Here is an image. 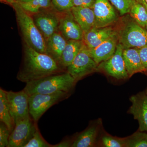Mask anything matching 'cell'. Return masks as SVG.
I'll return each instance as SVG.
<instances>
[{
	"instance_id": "6da1fadb",
	"label": "cell",
	"mask_w": 147,
	"mask_h": 147,
	"mask_svg": "<svg viewBox=\"0 0 147 147\" xmlns=\"http://www.w3.org/2000/svg\"><path fill=\"white\" fill-rule=\"evenodd\" d=\"M63 72L64 69L50 56L39 53L25 43L23 62L17 76L18 80L27 83Z\"/></svg>"
},
{
	"instance_id": "7a4b0ae2",
	"label": "cell",
	"mask_w": 147,
	"mask_h": 147,
	"mask_svg": "<svg viewBox=\"0 0 147 147\" xmlns=\"http://www.w3.org/2000/svg\"><path fill=\"white\" fill-rule=\"evenodd\" d=\"M77 81L67 71L55 74L26 83L24 90L29 96L51 94L63 91L69 92Z\"/></svg>"
},
{
	"instance_id": "3957f363",
	"label": "cell",
	"mask_w": 147,
	"mask_h": 147,
	"mask_svg": "<svg viewBox=\"0 0 147 147\" xmlns=\"http://www.w3.org/2000/svg\"><path fill=\"white\" fill-rule=\"evenodd\" d=\"M25 43L40 53L46 54V41L35 24L33 18L18 2L12 5Z\"/></svg>"
},
{
	"instance_id": "277c9868",
	"label": "cell",
	"mask_w": 147,
	"mask_h": 147,
	"mask_svg": "<svg viewBox=\"0 0 147 147\" xmlns=\"http://www.w3.org/2000/svg\"><path fill=\"white\" fill-rule=\"evenodd\" d=\"M119 42L124 48L147 46V30L135 21L127 22L118 34Z\"/></svg>"
},
{
	"instance_id": "5b68a950",
	"label": "cell",
	"mask_w": 147,
	"mask_h": 147,
	"mask_svg": "<svg viewBox=\"0 0 147 147\" xmlns=\"http://www.w3.org/2000/svg\"><path fill=\"white\" fill-rule=\"evenodd\" d=\"M68 93L61 91L51 94H35L30 96L29 110L32 118L36 122L49 108L66 98Z\"/></svg>"
},
{
	"instance_id": "8992f818",
	"label": "cell",
	"mask_w": 147,
	"mask_h": 147,
	"mask_svg": "<svg viewBox=\"0 0 147 147\" xmlns=\"http://www.w3.org/2000/svg\"><path fill=\"white\" fill-rule=\"evenodd\" d=\"M97 65L91 56L89 49L84 43L79 54L67 67L66 71L77 81L93 72Z\"/></svg>"
},
{
	"instance_id": "52a82bcc",
	"label": "cell",
	"mask_w": 147,
	"mask_h": 147,
	"mask_svg": "<svg viewBox=\"0 0 147 147\" xmlns=\"http://www.w3.org/2000/svg\"><path fill=\"white\" fill-rule=\"evenodd\" d=\"M6 96L14 125L19 121L31 117L29 110L30 96L25 90L6 91Z\"/></svg>"
},
{
	"instance_id": "ba28073f",
	"label": "cell",
	"mask_w": 147,
	"mask_h": 147,
	"mask_svg": "<svg viewBox=\"0 0 147 147\" xmlns=\"http://www.w3.org/2000/svg\"><path fill=\"white\" fill-rule=\"evenodd\" d=\"M36 122L30 117L15 124L7 147H24L37 129Z\"/></svg>"
},
{
	"instance_id": "9c48e42d",
	"label": "cell",
	"mask_w": 147,
	"mask_h": 147,
	"mask_svg": "<svg viewBox=\"0 0 147 147\" xmlns=\"http://www.w3.org/2000/svg\"><path fill=\"white\" fill-rule=\"evenodd\" d=\"M45 10L34 14L32 18L35 24L46 41L59 30L60 15L54 11Z\"/></svg>"
},
{
	"instance_id": "30bf717a",
	"label": "cell",
	"mask_w": 147,
	"mask_h": 147,
	"mask_svg": "<svg viewBox=\"0 0 147 147\" xmlns=\"http://www.w3.org/2000/svg\"><path fill=\"white\" fill-rule=\"evenodd\" d=\"M92 8L95 16V28L110 26L117 20V15L109 0H94Z\"/></svg>"
},
{
	"instance_id": "8fae6325",
	"label": "cell",
	"mask_w": 147,
	"mask_h": 147,
	"mask_svg": "<svg viewBox=\"0 0 147 147\" xmlns=\"http://www.w3.org/2000/svg\"><path fill=\"white\" fill-rule=\"evenodd\" d=\"M123 49V45L119 42L113 56L102 62V67L104 71L108 75L116 79H126L129 77L124 61Z\"/></svg>"
},
{
	"instance_id": "7c38bea8",
	"label": "cell",
	"mask_w": 147,
	"mask_h": 147,
	"mask_svg": "<svg viewBox=\"0 0 147 147\" xmlns=\"http://www.w3.org/2000/svg\"><path fill=\"white\" fill-rule=\"evenodd\" d=\"M129 100L131 105L129 112L138 121L139 131L147 132V94L140 93L132 96Z\"/></svg>"
},
{
	"instance_id": "4fadbf2b",
	"label": "cell",
	"mask_w": 147,
	"mask_h": 147,
	"mask_svg": "<svg viewBox=\"0 0 147 147\" xmlns=\"http://www.w3.org/2000/svg\"><path fill=\"white\" fill-rule=\"evenodd\" d=\"M62 13L59 27L60 32L68 40H83L84 31L75 21L71 11Z\"/></svg>"
},
{
	"instance_id": "5bb4252c",
	"label": "cell",
	"mask_w": 147,
	"mask_h": 147,
	"mask_svg": "<svg viewBox=\"0 0 147 147\" xmlns=\"http://www.w3.org/2000/svg\"><path fill=\"white\" fill-rule=\"evenodd\" d=\"M118 42V34L117 32L97 47L89 48L91 56L97 64L107 61L115 52Z\"/></svg>"
},
{
	"instance_id": "9a60e30c",
	"label": "cell",
	"mask_w": 147,
	"mask_h": 147,
	"mask_svg": "<svg viewBox=\"0 0 147 147\" xmlns=\"http://www.w3.org/2000/svg\"><path fill=\"white\" fill-rule=\"evenodd\" d=\"M117 32L110 26L96 28L93 27L84 33L83 41L89 49L94 48Z\"/></svg>"
},
{
	"instance_id": "2e32d148",
	"label": "cell",
	"mask_w": 147,
	"mask_h": 147,
	"mask_svg": "<svg viewBox=\"0 0 147 147\" xmlns=\"http://www.w3.org/2000/svg\"><path fill=\"white\" fill-rule=\"evenodd\" d=\"M67 41L60 32H56L45 41L46 54L59 63Z\"/></svg>"
},
{
	"instance_id": "e0dca14e",
	"label": "cell",
	"mask_w": 147,
	"mask_h": 147,
	"mask_svg": "<svg viewBox=\"0 0 147 147\" xmlns=\"http://www.w3.org/2000/svg\"><path fill=\"white\" fill-rule=\"evenodd\" d=\"M71 11L74 19L84 33L94 27L95 16L92 8L83 6H74Z\"/></svg>"
},
{
	"instance_id": "ac0fdd59",
	"label": "cell",
	"mask_w": 147,
	"mask_h": 147,
	"mask_svg": "<svg viewBox=\"0 0 147 147\" xmlns=\"http://www.w3.org/2000/svg\"><path fill=\"white\" fill-rule=\"evenodd\" d=\"M123 58L129 76L138 72L146 71L142 65L137 48H124Z\"/></svg>"
},
{
	"instance_id": "d6986e66",
	"label": "cell",
	"mask_w": 147,
	"mask_h": 147,
	"mask_svg": "<svg viewBox=\"0 0 147 147\" xmlns=\"http://www.w3.org/2000/svg\"><path fill=\"white\" fill-rule=\"evenodd\" d=\"M84 44L83 40H69L63 52L59 64L63 69L71 64L82 49Z\"/></svg>"
},
{
	"instance_id": "ffe728a7",
	"label": "cell",
	"mask_w": 147,
	"mask_h": 147,
	"mask_svg": "<svg viewBox=\"0 0 147 147\" xmlns=\"http://www.w3.org/2000/svg\"><path fill=\"white\" fill-rule=\"evenodd\" d=\"M98 132L97 126H92L80 134L72 142V147H90L94 146Z\"/></svg>"
},
{
	"instance_id": "44dd1931",
	"label": "cell",
	"mask_w": 147,
	"mask_h": 147,
	"mask_svg": "<svg viewBox=\"0 0 147 147\" xmlns=\"http://www.w3.org/2000/svg\"><path fill=\"white\" fill-rule=\"evenodd\" d=\"M0 121L11 131L14 128V123L11 117L6 96V91L0 88Z\"/></svg>"
},
{
	"instance_id": "7402d4cb",
	"label": "cell",
	"mask_w": 147,
	"mask_h": 147,
	"mask_svg": "<svg viewBox=\"0 0 147 147\" xmlns=\"http://www.w3.org/2000/svg\"><path fill=\"white\" fill-rule=\"evenodd\" d=\"M20 4L28 13L33 14L41 11L48 9L52 5L51 0H32L28 3H20Z\"/></svg>"
},
{
	"instance_id": "603a6c76",
	"label": "cell",
	"mask_w": 147,
	"mask_h": 147,
	"mask_svg": "<svg viewBox=\"0 0 147 147\" xmlns=\"http://www.w3.org/2000/svg\"><path fill=\"white\" fill-rule=\"evenodd\" d=\"M129 13L136 23L145 28L147 23V10L142 4L136 1Z\"/></svg>"
},
{
	"instance_id": "cb8c5ba5",
	"label": "cell",
	"mask_w": 147,
	"mask_h": 147,
	"mask_svg": "<svg viewBox=\"0 0 147 147\" xmlns=\"http://www.w3.org/2000/svg\"><path fill=\"white\" fill-rule=\"evenodd\" d=\"M125 147H147V132H137L125 140Z\"/></svg>"
},
{
	"instance_id": "d4e9b609",
	"label": "cell",
	"mask_w": 147,
	"mask_h": 147,
	"mask_svg": "<svg viewBox=\"0 0 147 147\" xmlns=\"http://www.w3.org/2000/svg\"><path fill=\"white\" fill-rule=\"evenodd\" d=\"M119 12L121 15L129 13L136 0H109Z\"/></svg>"
},
{
	"instance_id": "484cf974",
	"label": "cell",
	"mask_w": 147,
	"mask_h": 147,
	"mask_svg": "<svg viewBox=\"0 0 147 147\" xmlns=\"http://www.w3.org/2000/svg\"><path fill=\"white\" fill-rule=\"evenodd\" d=\"M52 145L48 144L42 138L38 129H36L31 139L24 147H50Z\"/></svg>"
},
{
	"instance_id": "4316f807",
	"label": "cell",
	"mask_w": 147,
	"mask_h": 147,
	"mask_svg": "<svg viewBox=\"0 0 147 147\" xmlns=\"http://www.w3.org/2000/svg\"><path fill=\"white\" fill-rule=\"evenodd\" d=\"M54 8L59 13L70 11L74 6L72 0H51Z\"/></svg>"
},
{
	"instance_id": "83f0119b",
	"label": "cell",
	"mask_w": 147,
	"mask_h": 147,
	"mask_svg": "<svg viewBox=\"0 0 147 147\" xmlns=\"http://www.w3.org/2000/svg\"><path fill=\"white\" fill-rule=\"evenodd\" d=\"M11 131L3 123L0 125V147H7Z\"/></svg>"
},
{
	"instance_id": "f1b7e54d",
	"label": "cell",
	"mask_w": 147,
	"mask_h": 147,
	"mask_svg": "<svg viewBox=\"0 0 147 147\" xmlns=\"http://www.w3.org/2000/svg\"><path fill=\"white\" fill-rule=\"evenodd\" d=\"M102 141L103 145L106 147H125V140H121L106 136L102 137Z\"/></svg>"
},
{
	"instance_id": "f546056e",
	"label": "cell",
	"mask_w": 147,
	"mask_h": 147,
	"mask_svg": "<svg viewBox=\"0 0 147 147\" xmlns=\"http://www.w3.org/2000/svg\"><path fill=\"white\" fill-rule=\"evenodd\" d=\"M137 49L139 51L142 65L145 69L146 71H147V46Z\"/></svg>"
},
{
	"instance_id": "4dcf8cb0",
	"label": "cell",
	"mask_w": 147,
	"mask_h": 147,
	"mask_svg": "<svg viewBox=\"0 0 147 147\" xmlns=\"http://www.w3.org/2000/svg\"><path fill=\"white\" fill-rule=\"evenodd\" d=\"M72 142L71 143L69 140H65L60 143L58 144L53 146V147H71L72 145Z\"/></svg>"
},
{
	"instance_id": "1f68e13d",
	"label": "cell",
	"mask_w": 147,
	"mask_h": 147,
	"mask_svg": "<svg viewBox=\"0 0 147 147\" xmlns=\"http://www.w3.org/2000/svg\"><path fill=\"white\" fill-rule=\"evenodd\" d=\"M93 2L94 0H83L82 6L92 8Z\"/></svg>"
},
{
	"instance_id": "d6a6232c",
	"label": "cell",
	"mask_w": 147,
	"mask_h": 147,
	"mask_svg": "<svg viewBox=\"0 0 147 147\" xmlns=\"http://www.w3.org/2000/svg\"><path fill=\"white\" fill-rule=\"evenodd\" d=\"M74 7L82 6L83 0H72Z\"/></svg>"
},
{
	"instance_id": "836d02e7",
	"label": "cell",
	"mask_w": 147,
	"mask_h": 147,
	"mask_svg": "<svg viewBox=\"0 0 147 147\" xmlns=\"http://www.w3.org/2000/svg\"><path fill=\"white\" fill-rule=\"evenodd\" d=\"M136 1L142 4L147 10V0H136Z\"/></svg>"
},
{
	"instance_id": "e575fe53",
	"label": "cell",
	"mask_w": 147,
	"mask_h": 147,
	"mask_svg": "<svg viewBox=\"0 0 147 147\" xmlns=\"http://www.w3.org/2000/svg\"><path fill=\"white\" fill-rule=\"evenodd\" d=\"M1 1L7 3L8 4H10L11 5L15 3H17V0H1Z\"/></svg>"
},
{
	"instance_id": "d590c367",
	"label": "cell",
	"mask_w": 147,
	"mask_h": 147,
	"mask_svg": "<svg viewBox=\"0 0 147 147\" xmlns=\"http://www.w3.org/2000/svg\"><path fill=\"white\" fill-rule=\"evenodd\" d=\"M32 1V0H17V2L20 3H28Z\"/></svg>"
},
{
	"instance_id": "8d00e7d4",
	"label": "cell",
	"mask_w": 147,
	"mask_h": 147,
	"mask_svg": "<svg viewBox=\"0 0 147 147\" xmlns=\"http://www.w3.org/2000/svg\"><path fill=\"white\" fill-rule=\"evenodd\" d=\"M146 28V30H147V23L146 24V28Z\"/></svg>"
},
{
	"instance_id": "74e56055",
	"label": "cell",
	"mask_w": 147,
	"mask_h": 147,
	"mask_svg": "<svg viewBox=\"0 0 147 147\" xmlns=\"http://www.w3.org/2000/svg\"><path fill=\"white\" fill-rule=\"evenodd\" d=\"M146 94H147V88L146 90Z\"/></svg>"
},
{
	"instance_id": "f35d334b",
	"label": "cell",
	"mask_w": 147,
	"mask_h": 147,
	"mask_svg": "<svg viewBox=\"0 0 147 147\" xmlns=\"http://www.w3.org/2000/svg\"></svg>"
}]
</instances>
